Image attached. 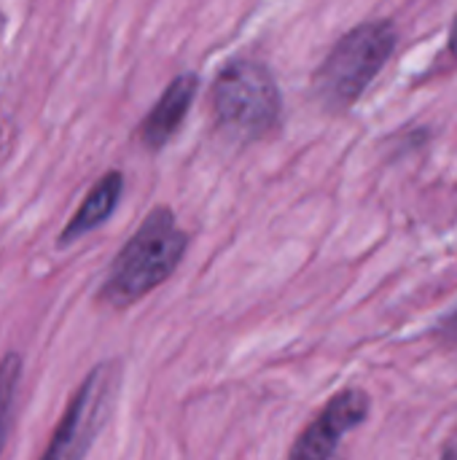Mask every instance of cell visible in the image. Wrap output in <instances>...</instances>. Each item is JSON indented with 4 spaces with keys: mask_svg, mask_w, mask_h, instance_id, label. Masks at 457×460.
Instances as JSON below:
<instances>
[{
    "mask_svg": "<svg viewBox=\"0 0 457 460\" xmlns=\"http://www.w3.org/2000/svg\"><path fill=\"white\" fill-rule=\"evenodd\" d=\"M189 234L178 229L170 208H156L116 256L102 286V299L113 307H129L148 291L162 286L180 264Z\"/></svg>",
    "mask_w": 457,
    "mask_h": 460,
    "instance_id": "1",
    "label": "cell"
},
{
    "mask_svg": "<svg viewBox=\"0 0 457 460\" xmlns=\"http://www.w3.org/2000/svg\"><path fill=\"white\" fill-rule=\"evenodd\" d=\"M396 40V27L388 19L364 22L342 35L312 78L318 102L331 113L353 108L391 59Z\"/></svg>",
    "mask_w": 457,
    "mask_h": 460,
    "instance_id": "2",
    "label": "cell"
},
{
    "mask_svg": "<svg viewBox=\"0 0 457 460\" xmlns=\"http://www.w3.org/2000/svg\"><path fill=\"white\" fill-rule=\"evenodd\" d=\"M213 116L224 135L259 140L280 124V89L272 70L259 59L229 62L210 92Z\"/></svg>",
    "mask_w": 457,
    "mask_h": 460,
    "instance_id": "3",
    "label": "cell"
},
{
    "mask_svg": "<svg viewBox=\"0 0 457 460\" xmlns=\"http://www.w3.org/2000/svg\"><path fill=\"white\" fill-rule=\"evenodd\" d=\"M116 385H119V369L116 364H100L78 388L73 396L62 426L57 429L46 458L48 460H67L83 458L105 426L113 399H116Z\"/></svg>",
    "mask_w": 457,
    "mask_h": 460,
    "instance_id": "4",
    "label": "cell"
},
{
    "mask_svg": "<svg viewBox=\"0 0 457 460\" xmlns=\"http://www.w3.org/2000/svg\"><path fill=\"white\" fill-rule=\"evenodd\" d=\"M369 415V396L364 391H342L337 394L323 415L299 437L291 447V458L321 460L331 458L342 442V437L358 429Z\"/></svg>",
    "mask_w": 457,
    "mask_h": 460,
    "instance_id": "5",
    "label": "cell"
},
{
    "mask_svg": "<svg viewBox=\"0 0 457 460\" xmlns=\"http://www.w3.org/2000/svg\"><path fill=\"white\" fill-rule=\"evenodd\" d=\"M197 86H199V78L194 73H183L164 89V94L159 97V102L151 108V113L145 116V121L140 127V137H143L145 148L159 151L162 146L170 143V137L183 124L186 113L194 102Z\"/></svg>",
    "mask_w": 457,
    "mask_h": 460,
    "instance_id": "6",
    "label": "cell"
},
{
    "mask_svg": "<svg viewBox=\"0 0 457 460\" xmlns=\"http://www.w3.org/2000/svg\"><path fill=\"white\" fill-rule=\"evenodd\" d=\"M121 189H124V178L121 172H108L97 181V186L89 191V197L83 199V205L78 208V213L70 218V224L65 226L59 245H67L83 234H89L92 229H97L100 224H105L110 218V213L116 210L119 199H121Z\"/></svg>",
    "mask_w": 457,
    "mask_h": 460,
    "instance_id": "7",
    "label": "cell"
},
{
    "mask_svg": "<svg viewBox=\"0 0 457 460\" xmlns=\"http://www.w3.org/2000/svg\"><path fill=\"white\" fill-rule=\"evenodd\" d=\"M19 375H22V361H19L16 353H8L0 361V450H3L5 437H8L11 410H13V396H16Z\"/></svg>",
    "mask_w": 457,
    "mask_h": 460,
    "instance_id": "8",
    "label": "cell"
},
{
    "mask_svg": "<svg viewBox=\"0 0 457 460\" xmlns=\"http://www.w3.org/2000/svg\"><path fill=\"white\" fill-rule=\"evenodd\" d=\"M442 332H444L447 337H457V310L453 315H447V318L442 321Z\"/></svg>",
    "mask_w": 457,
    "mask_h": 460,
    "instance_id": "9",
    "label": "cell"
},
{
    "mask_svg": "<svg viewBox=\"0 0 457 460\" xmlns=\"http://www.w3.org/2000/svg\"><path fill=\"white\" fill-rule=\"evenodd\" d=\"M450 51L457 57V16L453 19V27H450Z\"/></svg>",
    "mask_w": 457,
    "mask_h": 460,
    "instance_id": "10",
    "label": "cell"
},
{
    "mask_svg": "<svg viewBox=\"0 0 457 460\" xmlns=\"http://www.w3.org/2000/svg\"><path fill=\"white\" fill-rule=\"evenodd\" d=\"M444 456H447V458H457V447H450V450H444Z\"/></svg>",
    "mask_w": 457,
    "mask_h": 460,
    "instance_id": "11",
    "label": "cell"
}]
</instances>
